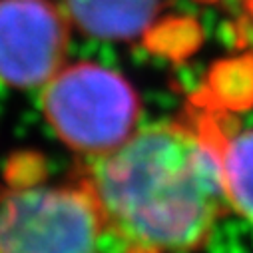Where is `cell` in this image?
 I'll return each mask as SVG.
<instances>
[{
	"label": "cell",
	"instance_id": "4",
	"mask_svg": "<svg viewBox=\"0 0 253 253\" xmlns=\"http://www.w3.org/2000/svg\"><path fill=\"white\" fill-rule=\"evenodd\" d=\"M68 20L50 0H0V82L46 86L66 66Z\"/></svg>",
	"mask_w": 253,
	"mask_h": 253
},
{
	"label": "cell",
	"instance_id": "2",
	"mask_svg": "<svg viewBox=\"0 0 253 253\" xmlns=\"http://www.w3.org/2000/svg\"><path fill=\"white\" fill-rule=\"evenodd\" d=\"M0 253H122L76 177L50 183L6 175L0 181Z\"/></svg>",
	"mask_w": 253,
	"mask_h": 253
},
{
	"label": "cell",
	"instance_id": "5",
	"mask_svg": "<svg viewBox=\"0 0 253 253\" xmlns=\"http://www.w3.org/2000/svg\"><path fill=\"white\" fill-rule=\"evenodd\" d=\"M64 8L84 34L104 40H136L152 32L162 0H64Z\"/></svg>",
	"mask_w": 253,
	"mask_h": 253
},
{
	"label": "cell",
	"instance_id": "3",
	"mask_svg": "<svg viewBox=\"0 0 253 253\" xmlns=\"http://www.w3.org/2000/svg\"><path fill=\"white\" fill-rule=\"evenodd\" d=\"M40 104L56 138L82 160L104 156L138 132L136 88L96 62L64 66L44 86Z\"/></svg>",
	"mask_w": 253,
	"mask_h": 253
},
{
	"label": "cell",
	"instance_id": "7",
	"mask_svg": "<svg viewBox=\"0 0 253 253\" xmlns=\"http://www.w3.org/2000/svg\"><path fill=\"white\" fill-rule=\"evenodd\" d=\"M245 2V6H247V10H249V16L253 18V0H243Z\"/></svg>",
	"mask_w": 253,
	"mask_h": 253
},
{
	"label": "cell",
	"instance_id": "6",
	"mask_svg": "<svg viewBox=\"0 0 253 253\" xmlns=\"http://www.w3.org/2000/svg\"><path fill=\"white\" fill-rule=\"evenodd\" d=\"M204 104V102H202ZM211 112L213 136L219 152L227 200L233 211L253 221V128H225L219 108L206 104Z\"/></svg>",
	"mask_w": 253,
	"mask_h": 253
},
{
	"label": "cell",
	"instance_id": "1",
	"mask_svg": "<svg viewBox=\"0 0 253 253\" xmlns=\"http://www.w3.org/2000/svg\"><path fill=\"white\" fill-rule=\"evenodd\" d=\"M78 181L122 253H196L231 211L211 112L158 122L120 148L84 158Z\"/></svg>",
	"mask_w": 253,
	"mask_h": 253
}]
</instances>
